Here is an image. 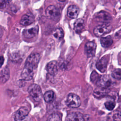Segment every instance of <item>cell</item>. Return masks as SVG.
<instances>
[{
	"mask_svg": "<svg viewBox=\"0 0 121 121\" xmlns=\"http://www.w3.org/2000/svg\"><path fill=\"white\" fill-rule=\"evenodd\" d=\"M40 59V55L37 53H32L28 57L21 75L23 79L30 80L33 78Z\"/></svg>",
	"mask_w": 121,
	"mask_h": 121,
	"instance_id": "obj_1",
	"label": "cell"
},
{
	"mask_svg": "<svg viewBox=\"0 0 121 121\" xmlns=\"http://www.w3.org/2000/svg\"><path fill=\"white\" fill-rule=\"evenodd\" d=\"M28 92L35 101L39 102L41 100L42 92L39 85L35 84H32L29 86Z\"/></svg>",
	"mask_w": 121,
	"mask_h": 121,
	"instance_id": "obj_2",
	"label": "cell"
},
{
	"mask_svg": "<svg viewBox=\"0 0 121 121\" xmlns=\"http://www.w3.org/2000/svg\"><path fill=\"white\" fill-rule=\"evenodd\" d=\"M66 104L69 107L78 108L81 104L80 98L78 95L74 93H70L67 97Z\"/></svg>",
	"mask_w": 121,
	"mask_h": 121,
	"instance_id": "obj_3",
	"label": "cell"
},
{
	"mask_svg": "<svg viewBox=\"0 0 121 121\" xmlns=\"http://www.w3.org/2000/svg\"><path fill=\"white\" fill-rule=\"evenodd\" d=\"M28 113L29 112L26 108L25 107L20 108L15 113V121H30Z\"/></svg>",
	"mask_w": 121,
	"mask_h": 121,
	"instance_id": "obj_4",
	"label": "cell"
},
{
	"mask_svg": "<svg viewBox=\"0 0 121 121\" xmlns=\"http://www.w3.org/2000/svg\"><path fill=\"white\" fill-rule=\"evenodd\" d=\"M112 28L111 26L104 24L96 26L94 29V33L96 36L101 37L111 32Z\"/></svg>",
	"mask_w": 121,
	"mask_h": 121,
	"instance_id": "obj_5",
	"label": "cell"
},
{
	"mask_svg": "<svg viewBox=\"0 0 121 121\" xmlns=\"http://www.w3.org/2000/svg\"><path fill=\"white\" fill-rule=\"evenodd\" d=\"M45 13L49 18L54 20H57L60 17L59 9L54 5L48 6L45 10Z\"/></svg>",
	"mask_w": 121,
	"mask_h": 121,
	"instance_id": "obj_6",
	"label": "cell"
},
{
	"mask_svg": "<svg viewBox=\"0 0 121 121\" xmlns=\"http://www.w3.org/2000/svg\"><path fill=\"white\" fill-rule=\"evenodd\" d=\"M112 84V81L108 75H103L100 77L96 82L98 86L107 89Z\"/></svg>",
	"mask_w": 121,
	"mask_h": 121,
	"instance_id": "obj_7",
	"label": "cell"
},
{
	"mask_svg": "<svg viewBox=\"0 0 121 121\" xmlns=\"http://www.w3.org/2000/svg\"><path fill=\"white\" fill-rule=\"evenodd\" d=\"M96 44L93 42H88L86 43L85 46V51L88 57H93L95 52Z\"/></svg>",
	"mask_w": 121,
	"mask_h": 121,
	"instance_id": "obj_8",
	"label": "cell"
},
{
	"mask_svg": "<svg viewBox=\"0 0 121 121\" xmlns=\"http://www.w3.org/2000/svg\"><path fill=\"white\" fill-rule=\"evenodd\" d=\"M95 19L98 22L105 23L109 22L110 20H111V17L110 15L107 12L103 11L97 13L95 15Z\"/></svg>",
	"mask_w": 121,
	"mask_h": 121,
	"instance_id": "obj_9",
	"label": "cell"
},
{
	"mask_svg": "<svg viewBox=\"0 0 121 121\" xmlns=\"http://www.w3.org/2000/svg\"><path fill=\"white\" fill-rule=\"evenodd\" d=\"M65 121H84L83 114L77 112L69 113L66 117Z\"/></svg>",
	"mask_w": 121,
	"mask_h": 121,
	"instance_id": "obj_10",
	"label": "cell"
},
{
	"mask_svg": "<svg viewBox=\"0 0 121 121\" xmlns=\"http://www.w3.org/2000/svg\"><path fill=\"white\" fill-rule=\"evenodd\" d=\"M109 57L106 56L102 57L98 60L96 64V68L101 72H104L107 68Z\"/></svg>",
	"mask_w": 121,
	"mask_h": 121,
	"instance_id": "obj_11",
	"label": "cell"
},
{
	"mask_svg": "<svg viewBox=\"0 0 121 121\" xmlns=\"http://www.w3.org/2000/svg\"><path fill=\"white\" fill-rule=\"evenodd\" d=\"M39 27L36 26L32 28L25 29L23 32V36L27 38H30L35 36L38 32Z\"/></svg>",
	"mask_w": 121,
	"mask_h": 121,
	"instance_id": "obj_12",
	"label": "cell"
},
{
	"mask_svg": "<svg viewBox=\"0 0 121 121\" xmlns=\"http://www.w3.org/2000/svg\"><path fill=\"white\" fill-rule=\"evenodd\" d=\"M79 12L78 8L75 5H70L68 8L67 15L71 18H76Z\"/></svg>",
	"mask_w": 121,
	"mask_h": 121,
	"instance_id": "obj_13",
	"label": "cell"
},
{
	"mask_svg": "<svg viewBox=\"0 0 121 121\" xmlns=\"http://www.w3.org/2000/svg\"><path fill=\"white\" fill-rule=\"evenodd\" d=\"M46 70L51 75L56 74L58 71V64L56 61L52 60L48 63L46 66Z\"/></svg>",
	"mask_w": 121,
	"mask_h": 121,
	"instance_id": "obj_14",
	"label": "cell"
},
{
	"mask_svg": "<svg viewBox=\"0 0 121 121\" xmlns=\"http://www.w3.org/2000/svg\"><path fill=\"white\" fill-rule=\"evenodd\" d=\"M35 18L34 16L30 13H29L25 14L22 17L20 23L22 25L27 26L32 24Z\"/></svg>",
	"mask_w": 121,
	"mask_h": 121,
	"instance_id": "obj_15",
	"label": "cell"
},
{
	"mask_svg": "<svg viewBox=\"0 0 121 121\" xmlns=\"http://www.w3.org/2000/svg\"><path fill=\"white\" fill-rule=\"evenodd\" d=\"M109 92V90L108 89L98 86L94 90L93 95L95 97L97 98H100L107 95Z\"/></svg>",
	"mask_w": 121,
	"mask_h": 121,
	"instance_id": "obj_16",
	"label": "cell"
},
{
	"mask_svg": "<svg viewBox=\"0 0 121 121\" xmlns=\"http://www.w3.org/2000/svg\"><path fill=\"white\" fill-rule=\"evenodd\" d=\"M121 112L119 111H114L109 114L107 121H121Z\"/></svg>",
	"mask_w": 121,
	"mask_h": 121,
	"instance_id": "obj_17",
	"label": "cell"
},
{
	"mask_svg": "<svg viewBox=\"0 0 121 121\" xmlns=\"http://www.w3.org/2000/svg\"><path fill=\"white\" fill-rule=\"evenodd\" d=\"M55 94L53 91L50 90L46 92L43 95L44 101L47 103L53 102L55 98Z\"/></svg>",
	"mask_w": 121,
	"mask_h": 121,
	"instance_id": "obj_18",
	"label": "cell"
},
{
	"mask_svg": "<svg viewBox=\"0 0 121 121\" xmlns=\"http://www.w3.org/2000/svg\"><path fill=\"white\" fill-rule=\"evenodd\" d=\"M84 27V20L81 18L78 19L76 20L74 24V29L77 33L80 32Z\"/></svg>",
	"mask_w": 121,
	"mask_h": 121,
	"instance_id": "obj_19",
	"label": "cell"
},
{
	"mask_svg": "<svg viewBox=\"0 0 121 121\" xmlns=\"http://www.w3.org/2000/svg\"><path fill=\"white\" fill-rule=\"evenodd\" d=\"M113 43L112 39L110 36L102 37L100 40V43L101 45L104 48H107L111 46Z\"/></svg>",
	"mask_w": 121,
	"mask_h": 121,
	"instance_id": "obj_20",
	"label": "cell"
},
{
	"mask_svg": "<svg viewBox=\"0 0 121 121\" xmlns=\"http://www.w3.org/2000/svg\"><path fill=\"white\" fill-rule=\"evenodd\" d=\"M9 77V69L7 68H5L4 69L1 71L0 77V80L1 82L4 83L6 82Z\"/></svg>",
	"mask_w": 121,
	"mask_h": 121,
	"instance_id": "obj_21",
	"label": "cell"
},
{
	"mask_svg": "<svg viewBox=\"0 0 121 121\" xmlns=\"http://www.w3.org/2000/svg\"><path fill=\"white\" fill-rule=\"evenodd\" d=\"M54 36L57 39H60L64 37V32L62 28H58L56 29L53 33Z\"/></svg>",
	"mask_w": 121,
	"mask_h": 121,
	"instance_id": "obj_22",
	"label": "cell"
},
{
	"mask_svg": "<svg viewBox=\"0 0 121 121\" xmlns=\"http://www.w3.org/2000/svg\"><path fill=\"white\" fill-rule=\"evenodd\" d=\"M46 121H61V119L59 114L56 113H53L49 116Z\"/></svg>",
	"mask_w": 121,
	"mask_h": 121,
	"instance_id": "obj_23",
	"label": "cell"
},
{
	"mask_svg": "<svg viewBox=\"0 0 121 121\" xmlns=\"http://www.w3.org/2000/svg\"><path fill=\"white\" fill-rule=\"evenodd\" d=\"M105 108L109 111H112L115 106V103L113 101H108L104 103Z\"/></svg>",
	"mask_w": 121,
	"mask_h": 121,
	"instance_id": "obj_24",
	"label": "cell"
},
{
	"mask_svg": "<svg viewBox=\"0 0 121 121\" xmlns=\"http://www.w3.org/2000/svg\"><path fill=\"white\" fill-rule=\"evenodd\" d=\"M99 78H100V76H99V74L95 71L94 70L92 72L91 76H90V79H91V81L93 83H96V82H97Z\"/></svg>",
	"mask_w": 121,
	"mask_h": 121,
	"instance_id": "obj_25",
	"label": "cell"
},
{
	"mask_svg": "<svg viewBox=\"0 0 121 121\" xmlns=\"http://www.w3.org/2000/svg\"><path fill=\"white\" fill-rule=\"evenodd\" d=\"M121 69H115L114 70H113L112 73V76L116 79L120 80L121 79Z\"/></svg>",
	"mask_w": 121,
	"mask_h": 121,
	"instance_id": "obj_26",
	"label": "cell"
},
{
	"mask_svg": "<svg viewBox=\"0 0 121 121\" xmlns=\"http://www.w3.org/2000/svg\"><path fill=\"white\" fill-rule=\"evenodd\" d=\"M7 1L5 0H0V9L4 8L7 5Z\"/></svg>",
	"mask_w": 121,
	"mask_h": 121,
	"instance_id": "obj_27",
	"label": "cell"
},
{
	"mask_svg": "<svg viewBox=\"0 0 121 121\" xmlns=\"http://www.w3.org/2000/svg\"><path fill=\"white\" fill-rule=\"evenodd\" d=\"M4 58L2 56H0V67H1L4 62Z\"/></svg>",
	"mask_w": 121,
	"mask_h": 121,
	"instance_id": "obj_28",
	"label": "cell"
},
{
	"mask_svg": "<svg viewBox=\"0 0 121 121\" xmlns=\"http://www.w3.org/2000/svg\"><path fill=\"white\" fill-rule=\"evenodd\" d=\"M2 35V31L1 28H0V38L1 37Z\"/></svg>",
	"mask_w": 121,
	"mask_h": 121,
	"instance_id": "obj_29",
	"label": "cell"
}]
</instances>
